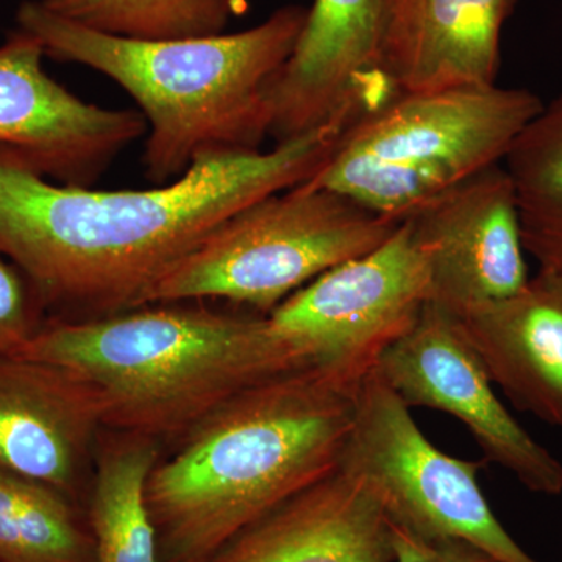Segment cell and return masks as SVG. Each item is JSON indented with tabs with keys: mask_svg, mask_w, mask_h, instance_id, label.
<instances>
[{
	"mask_svg": "<svg viewBox=\"0 0 562 562\" xmlns=\"http://www.w3.org/2000/svg\"><path fill=\"white\" fill-rule=\"evenodd\" d=\"M360 386L295 369L247 387L192 427L147 480L158 562H209L339 469Z\"/></svg>",
	"mask_w": 562,
	"mask_h": 562,
	"instance_id": "cell-2",
	"label": "cell"
},
{
	"mask_svg": "<svg viewBox=\"0 0 562 562\" xmlns=\"http://www.w3.org/2000/svg\"><path fill=\"white\" fill-rule=\"evenodd\" d=\"M209 562H394L391 520L372 487L339 468L244 528Z\"/></svg>",
	"mask_w": 562,
	"mask_h": 562,
	"instance_id": "cell-15",
	"label": "cell"
},
{
	"mask_svg": "<svg viewBox=\"0 0 562 562\" xmlns=\"http://www.w3.org/2000/svg\"><path fill=\"white\" fill-rule=\"evenodd\" d=\"M516 0H386L379 70L395 92L497 85Z\"/></svg>",
	"mask_w": 562,
	"mask_h": 562,
	"instance_id": "cell-14",
	"label": "cell"
},
{
	"mask_svg": "<svg viewBox=\"0 0 562 562\" xmlns=\"http://www.w3.org/2000/svg\"><path fill=\"white\" fill-rule=\"evenodd\" d=\"M350 122L338 117L268 151L203 158L180 179L138 191L57 183L0 146V254L32 281L49 319L138 308L222 222L316 176Z\"/></svg>",
	"mask_w": 562,
	"mask_h": 562,
	"instance_id": "cell-1",
	"label": "cell"
},
{
	"mask_svg": "<svg viewBox=\"0 0 562 562\" xmlns=\"http://www.w3.org/2000/svg\"><path fill=\"white\" fill-rule=\"evenodd\" d=\"M161 447L149 436L103 428L85 503L94 562H158L146 486Z\"/></svg>",
	"mask_w": 562,
	"mask_h": 562,
	"instance_id": "cell-17",
	"label": "cell"
},
{
	"mask_svg": "<svg viewBox=\"0 0 562 562\" xmlns=\"http://www.w3.org/2000/svg\"><path fill=\"white\" fill-rule=\"evenodd\" d=\"M430 301L427 260L402 221L386 241L322 273L268 321L312 368L361 384Z\"/></svg>",
	"mask_w": 562,
	"mask_h": 562,
	"instance_id": "cell-8",
	"label": "cell"
},
{
	"mask_svg": "<svg viewBox=\"0 0 562 562\" xmlns=\"http://www.w3.org/2000/svg\"><path fill=\"white\" fill-rule=\"evenodd\" d=\"M46 316L32 281L0 254V357L24 349L46 324Z\"/></svg>",
	"mask_w": 562,
	"mask_h": 562,
	"instance_id": "cell-21",
	"label": "cell"
},
{
	"mask_svg": "<svg viewBox=\"0 0 562 562\" xmlns=\"http://www.w3.org/2000/svg\"><path fill=\"white\" fill-rule=\"evenodd\" d=\"M394 562H502L462 539L422 538L391 522Z\"/></svg>",
	"mask_w": 562,
	"mask_h": 562,
	"instance_id": "cell-22",
	"label": "cell"
},
{
	"mask_svg": "<svg viewBox=\"0 0 562 562\" xmlns=\"http://www.w3.org/2000/svg\"><path fill=\"white\" fill-rule=\"evenodd\" d=\"M401 224L303 181L222 222L154 284L144 305L222 299L268 316L322 273L379 247Z\"/></svg>",
	"mask_w": 562,
	"mask_h": 562,
	"instance_id": "cell-6",
	"label": "cell"
},
{
	"mask_svg": "<svg viewBox=\"0 0 562 562\" xmlns=\"http://www.w3.org/2000/svg\"><path fill=\"white\" fill-rule=\"evenodd\" d=\"M454 317L492 383L517 408L562 428L561 273L538 271L516 294Z\"/></svg>",
	"mask_w": 562,
	"mask_h": 562,
	"instance_id": "cell-16",
	"label": "cell"
},
{
	"mask_svg": "<svg viewBox=\"0 0 562 562\" xmlns=\"http://www.w3.org/2000/svg\"><path fill=\"white\" fill-rule=\"evenodd\" d=\"M516 192L525 251L562 276V94L543 103L503 161Z\"/></svg>",
	"mask_w": 562,
	"mask_h": 562,
	"instance_id": "cell-18",
	"label": "cell"
},
{
	"mask_svg": "<svg viewBox=\"0 0 562 562\" xmlns=\"http://www.w3.org/2000/svg\"><path fill=\"white\" fill-rule=\"evenodd\" d=\"M342 471L364 480L394 525L462 539L502 562H539L506 531L479 483L482 464L439 450L376 369L362 380Z\"/></svg>",
	"mask_w": 562,
	"mask_h": 562,
	"instance_id": "cell-7",
	"label": "cell"
},
{
	"mask_svg": "<svg viewBox=\"0 0 562 562\" xmlns=\"http://www.w3.org/2000/svg\"><path fill=\"white\" fill-rule=\"evenodd\" d=\"M430 273L431 303L460 314L530 280L519 206L503 165L475 173L406 217Z\"/></svg>",
	"mask_w": 562,
	"mask_h": 562,
	"instance_id": "cell-11",
	"label": "cell"
},
{
	"mask_svg": "<svg viewBox=\"0 0 562 562\" xmlns=\"http://www.w3.org/2000/svg\"><path fill=\"white\" fill-rule=\"evenodd\" d=\"M16 355L87 380L101 395L105 428L162 443L179 441L247 387L312 368L268 316L184 302L92 319H47Z\"/></svg>",
	"mask_w": 562,
	"mask_h": 562,
	"instance_id": "cell-4",
	"label": "cell"
},
{
	"mask_svg": "<svg viewBox=\"0 0 562 562\" xmlns=\"http://www.w3.org/2000/svg\"><path fill=\"white\" fill-rule=\"evenodd\" d=\"M103 428L101 395L87 380L52 362L0 357V471L85 508Z\"/></svg>",
	"mask_w": 562,
	"mask_h": 562,
	"instance_id": "cell-13",
	"label": "cell"
},
{
	"mask_svg": "<svg viewBox=\"0 0 562 562\" xmlns=\"http://www.w3.org/2000/svg\"><path fill=\"white\" fill-rule=\"evenodd\" d=\"M384 9L386 0H314L297 46L268 87L277 144L395 94L379 70Z\"/></svg>",
	"mask_w": 562,
	"mask_h": 562,
	"instance_id": "cell-12",
	"label": "cell"
},
{
	"mask_svg": "<svg viewBox=\"0 0 562 562\" xmlns=\"http://www.w3.org/2000/svg\"><path fill=\"white\" fill-rule=\"evenodd\" d=\"M308 13L286 5L249 31L169 41L91 31L40 0L22 2L16 21L47 57L87 66L131 95L147 122L146 179L162 187L203 158L261 150L271 127L269 83L290 60Z\"/></svg>",
	"mask_w": 562,
	"mask_h": 562,
	"instance_id": "cell-3",
	"label": "cell"
},
{
	"mask_svg": "<svg viewBox=\"0 0 562 562\" xmlns=\"http://www.w3.org/2000/svg\"><path fill=\"white\" fill-rule=\"evenodd\" d=\"M0 562H94L83 506L0 471Z\"/></svg>",
	"mask_w": 562,
	"mask_h": 562,
	"instance_id": "cell-19",
	"label": "cell"
},
{
	"mask_svg": "<svg viewBox=\"0 0 562 562\" xmlns=\"http://www.w3.org/2000/svg\"><path fill=\"white\" fill-rule=\"evenodd\" d=\"M46 57L21 29L0 44V146L57 183L92 187L146 135L147 122L139 111L103 109L72 94L46 72Z\"/></svg>",
	"mask_w": 562,
	"mask_h": 562,
	"instance_id": "cell-10",
	"label": "cell"
},
{
	"mask_svg": "<svg viewBox=\"0 0 562 562\" xmlns=\"http://www.w3.org/2000/svg\"><path fill=\"white\" fill-rule=\"evenodd\" d=\"M47 10L91 31L140 41L222 35L250 0H40Z\"/></svg>",
	"mask_w": 562,
	"mask_h": 562,
	"instance_id": "cell-20",
	"label": "cell"
},
{
	"mask_svg": "<svg viewBox=\"0 0 562 562\" xmlns=\"http://www.w3.org/2000/svg\"><path fill=\"white\" fill-rule=\"evenodd\" d=\"M542 106L535 92L498 85L395 92L351 122L330 160L306 181L402 222L461 181L503 165Z\"/></svg>",
	"mask_w": 562,
	"mask_h": 562,
	"instance_id": "cell-5",
	"label": "cell"
},
{
	"mask_svg": "<svg viewBox=\"0 0 562 562\" xmlns=\"http://www.w3.org/2000/svg\"><path fill=\"white\" fill-rule=\"evenodd\" d=\"M375 369L409 409L457 417L484 458L513 473L528 491L562 494L561 461L503 405L453 314L428 302L412 330L384 351Z\"/></svg>",
	"mask_w": 562,
	"mask_h": 562,
	"instance_id": "cell-9",
	"label": "cell"
}]
</instances>
